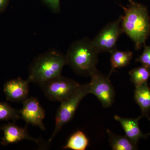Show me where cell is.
Returning a JSON list of instances; mask_svg holds the SVG:
<instances>
[{
    "label": "cell",
    "instance_id": "obj_6",
    "mask_svg": "<svg viewBox=\"0 0 150 150\" xmlns=\"http://www.w3.org/2000/svg\"><path fill=\"white\" fill-rule=\"evenodd\" d=\"M81 85L72 79L61 76L40 87L49 100L61 102L71 96Z\"/></svg>",
    "mask_w": 150,
    "mask_h": 150
},
{
    "label": "cell",
    "instance_id": "obj_8",
    "mask_svg": "<svg viewBox=\"0 0 150 150\" xmlns=\"http://www.w3.org/2000/svg\"><path fill=\"white\" fill-rule=\"evenodd\" d=\"M22 103L23 107L19 110L21 118L23 119L27 125L30 124L39 127L42 130H45L43 123L45 111L40 105L38 99L31 97Z\"/></svg>",
    "mask_w": 150,
    "mask_h": 150
},
{
    "label": "cell",
    "instance_id": "obj_13",
    "mask_svg": "<svg viewBox=\"0 0 150 150\" xmlns=\"http://www.w3.org/2000/svg\"><path fill=\"white\" fill-rule=\"evenodd\" d=\"M108 142L113 150H135L138 149L137 143L129 139L127 136L116 135L109 129L106 130Z\"/></svg>",
    "mask_w": 150,
    "mask_h": 150
},
{
    "label": "cell",
    "instance_id": "obj_12",
    "mask_svg": "<svg viewBox=\"0 0 150 150\" xmlns=\"http://www.w3.org/2000/svg\"><path fill=\"white\" fill-rule=\"evenodd\" d=\"M135 88L134 98L141 108V117H146L150 121L149 116L150 111V87L148 85V82Z\"/></svg>",
    "mask_w": 150,
    "mask_h": 150
},
{
    "label": "cell",
    "instance_id": "obj_9",
    "mask_svg": "<svg viewBox=\"0 0 150 150\" xmlns=\"http://www.w3.org/2000/svg\"><path fill=\"white\" fill-rule=\"evenodd\" d=\"M28 79L19 77L6 82L4 86V91L6 99L14 102H23L28 98L29 85Z\"/></svg>",
    "mask_w": 150,
    "mask_h": 150
},
{
    "label": "cell",
    "instance_id": "obj_4",
    "mask_svg": "<svg viewBox=\"0 0 150 150\" xmlns=\"http://www.w3.org/2000/svg\"><path fill=\"white\" fill-rule=\"evenodd\" d=\"M88 93V83L81 85L71 96L61 102L56 114L55 129L48 140L49 143L63 126L73 119L82 100Z\"/></svg>",
    "mask_w": 150,
    "mask_h": 150
},
{
    "label": "cell",
    "instance_id": "obj_10",
    "mask_svg": "<svg viewBox=\"0 0 150 150\" xmlns=\"http://www.w3.org/2000/svg\"><path fill=\"white\" fill-rule=\"evenodd\" d=\"M0 130L4 131V137L0 142L3 146H7L24 140L33 141L36 144H39L38 139L30 136L26 126L25 128H22L16 125L15 122L8 123L1 126Z\"/></svg>",
    "mask_w": 150,
    "mask_h": 150
},
{
    "label": "cell",
    "instance_id": "obj_15",
    "mask_svg": "<svg viewBox=\"0 0 150 150\" xmlns=\"http://www.w3.org/2000/svg\"><path fill=\"white\" fill-rule=\"evenodd\" d=\"M89 145V141L83 131H78L69 138L63 149L73 150H85Z\"/></svg>",
    "mask_w": 150,
    "mask_h": 150
},
{
    "label": "cell",
    "instance_id": "obj_17",
    "mask_svg": "<svg viewBox=\"0 0 150 150\" xmlns=\"http://www.w3.org/2000/svg\"><path fill=\"white\" fill-rule=\"evenodd\" d=\"M20 118L19 110L6 103L0 102V121L12 120L15 122Z\"/></svg>",
    "mask_w": 150,
    "mask_h": 150
},
{
    "label": "cell",
    "instance_id": "obj_21",
    "mask_svg": "<svg viewBox=\"0 0 150 150\" xmlns=\"http://www.w3.org/2000/svg\"><path fill=\"white\" fill-rule=\"evenodd\" d=\"M148 134H149V136H150V133H148Z\"/></svg>",
    "mask_w": 150,
    "mask_h": 150
},
{
    "label": "cell",
    "instance_id": "obj_14",
    "mask_svg": "<svg viewBox=\"0 0 150 150\" xmlns=\"http://www.w3.org/2000/svg\"><path fill=\"white\" fill-rule=\"evenodd\" d=\"M110 56L111 69L108 76H110L116 69H121L130 64L133 56V53L130 51H122L115 49L112 51Z\"/></svg>",
    "mask_w": 150,
    "mask_h": 150
},
{
    "label": "cell",
    "instance_id": "obj_11",
    "mask_svg": "<svg viewBox=\"0 0 150 150\" xmlns=\"http://www.w3.org/2000/svg\"><path fill=\"white\" fill-rule=\"evenodd\" d=\"M141 116L136 118H123L118 115L114 116V119L119 122L124 131L126 136L135 143H137L141 139H147L148 134H143L139 126V121Z\"/></svg>",
    "mask_w": 150,
    "mask_h": 150
},
{
    "label": "cell",
    "instance_id": "obj_20",
    "mask_svg": "<svg viewBox=\"0 0 150 150\" xmlns=\"http://www.w3.org/2000/svg\"><path fill=\"white\" fill-rule=\"evenodd\" d=\"M9 1V0H0V13L5 10L8 4Z\"/></svg>",
    "mask_w": 150,
    "mask_h": 150
},
{
    "label": "cell",
    "instance_id": "obj_5",
    "mask_svg": "<svg viewBox=\"0 0 150 150\" xmlns=\"http://www.w3.org/2000/svg\"><path fill=\"white\" fill-rule=\"evenodd\" d=\"M120 17L107 23L91 40L92 43L99 53H111L116 49L119 37L123 33Z\"/></svg>",
    "mask_w": 150,
    "mask_h": 150
},
{
    "label": "cell",
    "instance_id": "obj_3",
    "mask_svg": "<svg viewBox=\"0 0 150 150\" xmlns=\"http://www.w3.org/2000/svg\"><path fill=\"white\" fill-rule=\"evenodd\" d=\"M67 65L66 55L56 50H50L38 56L30 67L28 79L40 86L62 76Z\"/></svg>",
    "mask_w": 150,
    "mask_h": 150
},
{
    "label": "cell",
    "instance_id": "obj_19",
    "mask_svg": "<svg viewBox=\"0 0 150 150\" xmlns=\"http://www.w3.org/2000/svg\"><path fill=\"white\" fill-rule=\"evenodd\" d=\"M48 8L54 12L58 13L60 11L61 0H41Z\"/></svg>",
    "mask_w": 150,
    "mask_h": 150
},
{
    "label": "cell",
    "instance_id": "obj_16",
    "mask_svg": "<svg viewBox=\"0 0 150 150\" xmlns=\"http://www.w3.org/2000/svg\"><path fill=\"white\" fill-rule=\"evenodd\" d=\"M129 74L130 80L136 87L148 82L150 78V69L142 66L131 70Z\"/></svg>",
    "mask_w": 150,
    "mask_h": 150
},
{
    "label": "cell",
    "instance_id": "obj_7",
    "mask_svg": "<svg viewBox=\"0 0 150 150\" xmlns=\"http://www.w3.org/2000/svg\"><path fill=\"white\" fill-rule=\"evenodd\" d=\"M90 77L91 81L88 83L89 93L95 96L103 107H110L115 100V92L110 77L103 74L98 70Z\"/></svg>",
    "mask_w": 150,
    "mask_h": 150
},
{
    "label": "cell",
    "instance_id": "obj_1",
    "mask_svg": "<svg viewBox=\"0 0 150 150\" xmlns=\"http://www.w3.org/2000/svg\"><path fill=\"white\" fill-rule=\"evenodd\" d=\"M128 1L126 6L120 5L124 13L121 16V27L138 51L146 45L150 35L149 14L146 6L133 0Z\"/></svg>",
    "mask_w": 150,
    "mask_h": 150
},
{
    "label": "cell",
    "instance_id": "obj_2",
    "mask_svg": "<svg viewBox=\"0 0 150 150\" xmlns=\"http://www.w3.org/2000/svg\"><path fill=\"white\" fill-rule=\"evenodd\" d=\"M99 54L91 40L83 38L70 45L66 55L67 65L77 74L90 77L97 70Z\"/></svg>",
    "mask_w": 150,
    "mask_h": 150
},
{
    "label": "cell",
    "instance_id": "obj_18",
    "mask_svg": "<svg viewBox=\"0 0 150 150\" xmlns=\"http://www.w3.org/2000/svg\"><path fill=\"white\" fill-rule=\"evenodd\" d=\"M144 50L141 56L136 59V62H139L142 66L150 69V46L145 45Z\"/></svg>",
    "mask_w": 150,
    "mask_h": 150
}]
</instances>
